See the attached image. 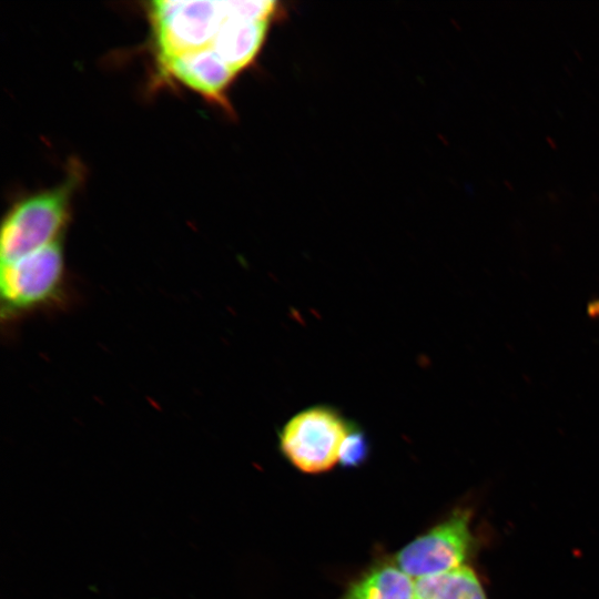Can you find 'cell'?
I'll use <instances>...</instances> for the list:
<instances>
[{
    "mask_svg": "<svg viewBox=\"0 0 599 599\" xmlns=\"http://www.w3.org/2000/svg\"><path fill=\"white\" fill-rule=\"evenodd\" d=\"M352 427L338 409L314 405L284 424L278 433V447L300 471L322 474L338 463L342 444Z\"/></svg>",
    "mask_w": 599,
    "mask_h": 599,
    "instance_id": "3957f363",
    "label": "cell"
},
{
    "mask_svg": "<svg viewBox=\"0 0 599 599\" xmlns=\"http://www.w3.org/2000/svg\"><path fill=\"white\" fill-rule=\"evenodd\" d=\"M368 454L369 445L366 435L353 425L342 444L338 463L344 467H357L367 459Z\"/></svg>",
    "mask_w": 599,
    "mask_h": 599,
    "instance_id": "30bf717a",
    "label": "cell"
},
{
    "mask_svg": "<svg viewBox=\"0 0 599 599\" xmlns=\"http://www.w3.org/2000/svg\"><path fill=\"white\" fill-rule=\"evenodd\" d=\"M78 177L71 172L57 187L24 197L9 211L1 227V264L61 240Z\"/></svg>",
    "mask_w": 599,
    "mask_h": 599,
    "instance_id": "6da1fadb",
    "label": "cell"
},
{
    "mask_svg": "<svg viewBox=\"0 0 599 599\" xmlns=\"http://www.w3.org/2000/svg\"><path fill=\"white\" fill-rule=\"evenodd\" d=\"M338 599H417L415 579L385 561L354 580Z\"/></svg>",
    "mask_w": 599,
    "mask_h": 599,
    "instance_id": "ba28073f",
    "label": "cell"
},
{
    "mask_svg": "<svg viewBox=\"0 0 599 599\" xmlns=\"http://www.w3.org/2000/svg\"><path fill=\"white\" fill-rule=\"evenodd\" d=\"M588 314H589L591 317L599 318V298L592 301V302L588 305Z\"/></svg>",
    "mask_w": 599,
    "mask_h": 599,
    "instance_id": "8fae6325",
    "label": "cell"
},
{
    "mask_svg": "<svg viewBox=\"0 0 599 599\" xmlns=\"http://www.w3.org/2000/svg\"><path fill=\"white\" fill-rule=\"evenodd\" d=\"M417 599H487L473 569L467 566L415 580Z\"/></svg>",
    "mask_w": 599,
    "mask_h": 599,
    "instance_id": "9c48e42d",
    "label": "cell"
},
{
    "mask_svg": "<svg viewBox=\"0 0 599 599\" xmlns=\"http://www.w3.org/2000/svg\"><path fill=\"white\" fill-rule=\"evenodd\" d=\"M163 71L186 87L222 104L237 71L211 47L176 54L161 60Z\"/></svg>",
    "mask_w": 599,
    "mask_h": 599,
    "instance_id": "8992f818",
    "label": "cell"
},
{
    "mask_svg": "<svg viewBox=\"0 0 599 599\" xmlns=\"http://www.w3.org/2000/svg\"><path fill=\"white\" fill-rule=\"evenodd\" d=\"M65 263L61 240L11 263L1 264L2 319L62 302L65 294Z\"/></svg>",
    "mask_w": 599,
    "mask_h": 599,
    "instance_id": "7a4b0ae2",
    "label": "cell"
},
{
    "mask_svg": "<svg viewBox=\"0 0 599 599\" xmlns=\"http://www.w3.org/2000/svg\"><path fill=\"white\" fill-rule=\"evenodd\" d=\"M470 518L469 509H456L404 546L390 561L415 580L465 566L474 542Z\"/></svg>",
    "mask_w": 599,
    "mask_h": 599,
    "instance_id": "5b68a950",
    "label": "cell"
},
{
    "mask_svg": "<svg viewBox=\"0 0 599 599\" xmlns=\"http://www.w3.org/2000/svg\"><path fill=\"white\" fill-rule=\"evenodd\" d=\"M267 28L268 21L227 18L210 47L238 72L255 60Z\"/></svg>",
    "mask_w": 599,
    "mask_h": 599,
    "instance_id": "52a82bcc",
    "label": "cell"
},
{
    "mask_svg": "<svg viewBox=\"0 0 599 599\" xmlns=\"http://www.w3.org/2000/svg\"><path fill=\"white\" fill-rule=\"evenodd\" d=\"M150 17L160 61L210 47L227 19L225 1H153Z\"/></svg>",
    "mask_w": 599,
    "mask_h": 599,
    "instance_id": "277c9868",
    "label": "cell"
}]
</instances>
